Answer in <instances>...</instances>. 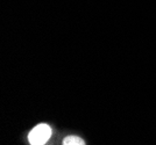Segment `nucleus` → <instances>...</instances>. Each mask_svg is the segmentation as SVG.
Returning <instances> with one entry per match:
<instances>
[{
	"instance_id": "f257e3e1",
	"label": "nucleus",
	"mask_w": 156,
	"mask_h": 145,
	"mask_svg": "<svg viewBox=\"0 0 156 145\" xmlns=\"http://www.w3.org/2000/svg\"><path fill=\"white\" fill-rule=\"evenodd\" d=\"M52 130L47 123H40L28 133V142L32 145H43L51 137Z\"/></svg>"
},
{
	"instance_id": "f03ea898",
	"label": "nucleus",
	"mask_w": 156,
	"mask_h": 145,
	"mask_svg": "<svg viewBox=\"0 0 156 145\" xmlns=\"http://www.w3.org/2000/svg\"><path fill=\"white\" fill-rule=\"evenodd\" d=\"M63 144L64 145H83L85 144L84 139L78 137V136H66L63 139Z\"/></svg>"
}]
</instances>
